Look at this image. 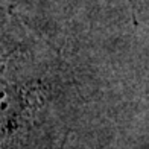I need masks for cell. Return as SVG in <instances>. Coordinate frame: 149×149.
<instances>
[{
  "instance_id": "1",
  "label": "cell",
  "mask_w": 149,
  "mask_h": 149,
  "mask_svg": "<svg viewBox=\"0 0 149 149\" xmlns=\"http://www.w3.org/2000/svg\"><path fill=\"white\" fill-rule=\"evenodd\" d=\"M17 99L9 88H0V132L8 130L15 116Z\"/></svg>"
}]
</instances>
